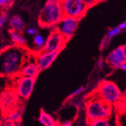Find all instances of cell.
<instances>
[{"mask_svg": "<svg viewBox=\"0 0 126 126\" xmlns=\"http://www.w3.org/2000/svg\"><path fill=\"white\" fill-rule=\"evenodd\" d=\"M120 69H121V70H125V71L126 72V63H124V64H122V65L120 66Z\"/></svg>", "mask_w": 126, "mask_h": 126, "instance_id": "cell-30", "label": "cell"}, {"mask_svg": "<svg viewBox=\"0 0 126 126\" xmlns=\"http://www.w3.org/2000/svg\"><path fill=\"white\" fill-rule=\"evenodd\" d=\"M67 41L68 39L54 27L48 36L42 50L45 51L60 52L65 47Z\"/></svg>", "mask_w": 126, "mask_h": 126, "instance_id": "cell-7", "label": "cell"}, {"mask_svg": "<svg viewBox=\"0 0 126 126\" xmlns=\"http://www.w3.org/2000/svg\"><path fill=\"white\" fill-rule=\"evenodd\" d=\"M17 124L10 119H7L4 116H2V119L1 120V126H16Z\"/></svg>", "mask_w": 126, "mask_h": 126, "instance_id": "cell-21", "label": "cell"}, {"mask_svg": "<svg viewBox=\"0 0 126 126\" xmlns=\"http://www.w3.org/2000/svg\"><path fill=\"white\" fill-rule=\"evenodd\" d=\"M41 70L39 69V66L37 63H30L22 68V70L20 73L19 75L20 76H30V77H33V78H36L38 74Z\"/></svg>", "mask_w": 126, "mask_h": 126, "instance_id": "cell-12", "label": "cell"}, {"mask_svg": "<svg viewBox=\"0 0 126 126\" xmlns=\"http://www.w3.org/2000/svg\"><path fill=\"white\" fill-rule=\"evenodd\" d=\"M107 63L113 68H120L126 63V55L124 52L123 47H118L112 50L107 56Z\"/></svg>", "mask_w": 126, "mask_h": 126, "instance_id": "cell-11", "label": "cell"}, {"mask_svg": "<svg viewBox=\"0 0 126 126\" xmlns=\"http://www.w3.org/2000/svg\"><path fill=\"white\" fill-rule=\"evenodd\" d=\"M8 19V15L6 12L5 11H2L1 13V16H0V27H2L4 26V24L7 22Z\"/></svg>", "mask_w": 126, "mask_h": 126, "instance_id": "cell-22", "label": "cell"}, {"mask_svg": "<svg viewBox=\"0 0 126 126\" xmlns=\"http://www.w3.org/2000/svg\"><path fill=\"white\" fill-rule=\"evenodd\" d=\"M65 16L80 20L87 12L88 7L83 0H61Z\"/></svg>", "mask_w": 126, "mask_h": 126, "instance_id": "cell-5", "label": "cell"}, {"mask_svg": "<svg viewBox=\"0 0 126 126\" xmlns=\"http://www.w3.org/2000/svg\"><path fill=\"white\" fill-rule=\"evenodd\" d=\"M64 16L61 0H47L39 15L38 22L42 27H55Z\"/></svg>", "mask_w": 126, "mask_h": 126, "instance_id": "cell-2", "label": "cell"}, {"mask_svg": "<svg viewBox=\"0 0 126 126\" xmlns=\"http://www.w3.org/2000/svg\"><path fill=\"white\" fill-rule=\"evenodd\" d=\"M9 26L11 30L22 32L25 27V23L23 18L19 15H14L11 17L9 20Z\"/></svg>", "mask_w": 126, "mask_h": 126, "instance_id": "cell-13", "label": "cell"}, {"mask_svg": "<svg viewBox=\"0 0 126 126\" xmlns=\"http://www.w3.org/2000/svg\"><path fill=\"white\" fill-rule=\"evenodd\" d=\"M59 52L56 51H41L36 56V63L41 70H45L50 67L55 61Z\"/></svg>", "mask_w": 126, "mask_h": 126, "instance_id": "cell-10", "label": "cell"}, {"mask_svg": "<svg viewBox=\"0 0 126 126\" xmlns=\"http://www.w3.org/2000/svg\"><path fill=\"white\" fill-rule=\"evenodd\" d=\"M110 41V39H109L107 36H106L104 39H103V41L101 42V45H100V48H101L100 50H104V48H105L108 45Z\"/></svg>", "mask_w": 126, "mask_h": 126, "instance_id": "cell-25", "label": "cell"}, {"mask_svg": "<svg viewBox=\"0 0 126 126\" xmlns=\"http://www.w3.org/2000/svg\"><path fill=\"white\" fill-rule=\"evenodd\" d=\"M15 2V0H0V6L2 9L6 10L12 6Z\"/></svg>", "mask_w": 126, "mask_h": 126, "instance_id": "cell-20", "label": "cell"}, {"mask_svg": "<svg viewBox=\"0 0 126 126\" xmlns=\"http://www.w3.org/2000/svg\"><path fill=\"white\" fill-rule=\"evenodd\" d=\"M95 93L104 101L110 104H114L119 101L122 93L118 86L110 81H103L97 88Z\"/></svg>", "mask_w": 126, "mask_h": 126, "instance_id": "cell-4", "label": "cell"}, {"mask_svg": "<svg viewBox=\"0 0 126 126\" xmlns=\"http://www.w3.org/2000/svg\"><path fill=\"white\" fill-rule=\"evenodd\" d=\"M9 33H10L11 41H12L14 43H15L17 45H19V46L23 47L26 45L27 41H26L25 38L20 34V32L12 30H10Z\"/></svg>", "mask_w": 126, "mask_h": 126, "instance_id": "cell-15", "label": "cell"}, {"mask_svg": "<svg viewBox=\"0 0 126 126\" xmlns=\"http://www.w3.org/2000/svg\"><path fill=\"white\" fill-rule=\"evenodd\" d=\"M123 50H124V52H125V55H126V44L125 45H123Z\"/></svg>", "mask_w": 126, "mask_h": 126, "instance_id": "cell-31", "label": "cell"}, {"mask_svg": "<svg viewBox=\"0 0 126 126\" xmlns=\"http://www.w3.org/2000/svg\"><path fill=\"white\" fill-rule=\"evenodd\" d=\"M118 27H119V28L121 29L122 30H125V29H126V21L121 23V24H120Z\"/></svg>", "mask_w": 126, "mask_h": 126, "instance_id": "cell-28", "label": "cell"}, {"mask_svg": "<svg viewBox=\"0 0 126 126\" xmlns=\"http://www.w3.org/2000/svg\"><path fill=\"white\" fill-rule=\"evenodd\" d=\"M39 122L44 126H58V122L50 115V114L41 110L40 115L39 117Z\"/></svg>", "mask_w": 126, "mask_h": 126, "instance_id": "cell-14", "label": "cell"}, {"mask_svg": "<svg viewBox=\"0 0 126 126\" xmlns=\"http://www.w3.org/2000/svg\"><path fill=\"white\" fill-rule=\"evenodd\" d=\"M24 48L22 46L9 47L2 51L1 73L2 75L14 76L20 74L24 66Z\"/></svg>", "mask_w": 126, "mask_h": 126, "instance_id": "cell-1", "label": "cell"}, {"mask_svg": "<svg viewBox=\"0 0 126 126\" xmlns=\"http://www.w3.org/2000/svg\"><path fill=\"white\" fill-rule=\"evenodd\" d=\"M19 96L14 89H6L1 94V109L3 115L18 107Z\"/></svg>", "mask_w": 126, "mask_h": 126, "instance_id": "cell-8", "label": "cell"}, {"mask_svg": "<svg viewBox=\"0 0 126 126\" xmlns=\"http://www.w3.org/2000/svg\"><path fill=\"white\" fill-rule=\"evenodd\" d=\"M88 126H110L109 119H99L88 121Z\"/></svg>", "mask_w": 126, "mask_h": 126, "instance_id": "cell-18", "label": "cell"}, {"mask_svg": "<svg viewBox=\"0 0 126 126\" xmlns=\"http://www.w3.org/2000/svg\"><path fill=\"white\" fill-rule=\"evenodd\" d=\"M85 90V88L83 87V86H80V87H79L77 89H76V90L73 91L72 94H70V98H71V97L73 98V97H74L79 96L80 94H82V92H84Z\"/></svg>", "mask_w": 126, "mask_h": 126, "instance_id": "cell-23", "label": "cell"}, {"mask_svg": "<svg viewBox=\"0 0 126 126\" xmlns=\"http://www.w3.org/2000/svg\"><path fill=\"white\" fill-rule=\"evenodd\" d=\"M112 112V105L102 100L96 93L85 102V115L88 121L99 119H109Z\"/></svg>", "mask_w": 126, "mask_h": 126, "instance_id": "cell-3", "label": "cell"}, {"mask_svg": "<svg viewBox=\"0 0 126 126\" xmlns=\"http://www.w3.org/2000/svg\"><path fill=\"white\" fill-rule=\"evenodd\" d=\"M59 125L60 126H72L73 123L70 120H66V121L62 122Z\"/></svg>", "mask_w": 126, "mask_h": 126, "instance_id": "cell-27", "label": "cell"}, {"mask_svg": "<svg viewBox=\"0 0 126 126\" xmlns=\"http://www.w3.org/2000/svg\"><path fill=\"white\" fill-rule=\"evenodd\" d=\"M121 31H122V30L119 29V27L112 28V29H110V30L108 31V32L107 33V36L109 39H111L114 38L115 36H116L117 35H119V34L121 32Z\"/></svg>", "mask_w": 126, "mask_h": 126, "instance_id": "cell-19", "label": "cell"}, {"mask_svg": "<svg viewBox=\"0 0 126 126\" xmlns=\"http://www.w3.org/2000/svg\"><path fill=\"white\" fill-rule=\"evenodd\" d=\"M34 45H36V48L39 49V52L42 51L45 45V42H46V41L45 40L44 37L42 36V35H39V34H36V35L35 36V37H34Z\"/></svg>", "mask_w": 126, "mask_h": 126, "instance_id": "cell-17", "label": "cell"}, {"mask_svg": "<svg viewBox=\"0 0 126 126\" xmlns=\"http://www.w3.org/2000/svg\"><path fill=\"white\" fill-rule=\"evenodd\" d=\"M27 33L31 36H36L37 33V30L34 28H28L27 29Z\"/></svg>", "mask_w": 126, "mask_h": 126, "instance_id": "cell-26", "label": "cell"}, {"mask_svg": "<svg viewBox=\"0 0 126 126\" xmlns=\"http://www.w3.org/2000/svg\"><path fill=\"white\" fill-rule=\"evenodd\" d=\"M79 19L73 17L64 16L54 27L69 40L76 32L79 25Z\"/></svg>", "mask_w": 126, "mask_h": 126, "instance_id": "cell-9", "label": "cell"}, {"mask_svg": "<svg viewBox=\"0 0 126 126\" xmlns=\"http://www.w3.org/2000/svg\"><path fill=\"white\" fill-rule=\"evenodd\" d=\"M5 117H6L7 119H10L11 121H12L14 122H15L16 124L20 122L21 121V116H22V112L20 110V109H19L18 107L13 110L12 111L9 112L7 114H5L3 115Z\"/></svg>", "mask_w": 126, "mask_h": 126, "instance_id": "cell-16", "label": "cell"}, {"mask_svg": "<svg viewBox=\"0 0 126 126\" xmlns=\"http://www.w3.org/2000/svg\"><path fill=\"white\" fill-rule=\"evenodd\" d=\"M36 78L20 76L15 82V90L19 97L22 100H28L32 94Z\"/></svg>", "mask_w": 126, "mask_h": 126, "instance_id": "cell-6", "label": "cell"}, {"mask_svg": "<svg viewBox=\"0 0 126 126\" xmlns=\"http://www.w3.org/2000/svg\"><path fill=\"white\" fill-rule=\"evenodd\" d=\"M83 1L89 8H91V7H93L94 5H97L98 2L102 1V0H83Z\"/></svg>", "mask_w": 126, "mask_h": 126, "instance_id": "cell-24", "label": "cell"}, {"mask_svg": "<svg viewBox=\"0 0 126 126\" xmlns=\"http://www.w3.org/2000/svg\"><path fill=\"white\" fill-rule=\"evenodd\" d=\"M104 66V61H103L102 59H100V60L98 61V67H99L100 69H103Z\"/></svg>", "mask_w": 126, "mask_h": 126, "instance_id": "cell-29", "label": "cell"}]
</instances>
